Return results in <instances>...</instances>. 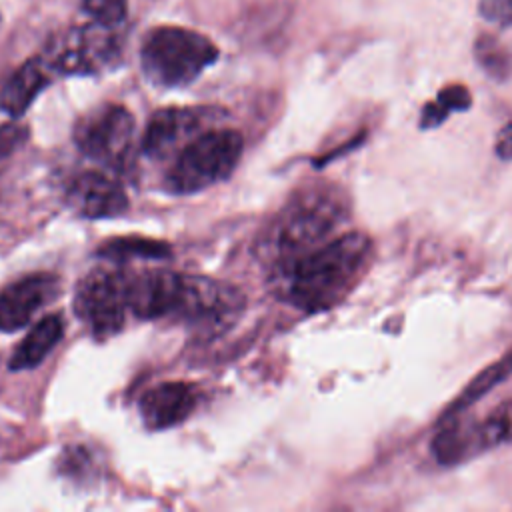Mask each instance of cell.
Listing matches in <instances>:
<instances>
[{
    "instance_id": "6da1fadb",
    "label": "cell",
    "mask_w": 512,
    "mask_h": 512,
    "mask_svg": "<svg viewBox=\"0 0 512 512\" xmlns=\"http://www.w3.org/2000/svg\"><path fill=\"white\" fill-rule=\"evenodd\" d=\"M372 256V240L366 234L344 232L282 264L286 298L306 312L328 310L362 280Z\"/></svg>"
},
{
    "instance_id": "7a4b0ae2",
    "label": "cell",
    "mask_w": 512,
    "mask_h": 512,
    "mask_svg": "<svg viewBox=\"0 0 512 512\" xmlns=\"http://www.w3.org/2000/svg\"><path fill=\"white\" fill-rule=\"evenodd\" d=\"M348 218V198L332 184L306 188L286 204L274 226V248L282 264L328 242Z\"/></svg>"
},
{
    "instance_id": "3957f363",
    "label": "cell",
    "mask_w": 512,
    "mask_h": 512,
    "mask_svg": "<svg viewBox=\"0 0 512 512\" xmlns=\"http://www.w3.org/2000/svg\"><path fill=\"white\" fill-rule=\"evenodd\" d=\"M216 60L218 46L208 36L182 26H156L140 46L142 72L160 88L188 86Z\"/></svg>"
},
{
    "instance_id": "277c9868",
    "label": "cell",
    "mask_w": 512,
    "mask_h": 512,
    "mask_svg": "<svg viewBox=\"0 0 512 512\" xmlns=\"http://www.w3.org/2000/svg\"><path fill=\"white\" fill-rule=\"evenodd\" d=\"M244 138L236 130H206L174 158L166 188L172 194H194L226 180L240 162Z\"/></svg>"
},
{
    "instance_id": "5b68a950",
    "label": "cell",
    "mask_w": 512,
    "mask_h": 512,
    "mask_svg": "<svg viewBox=\"0 0 512 512\" xmlns=\"http://www.w3.org/2000/svg\"><path fill=\"white\" fill-rule=\"evenodd\" d=\"M120 52L122 42L116 28L92 20L54 38L44 58L56 74L90 76L116 66Z\"/></svg>"
},
{
    "instance_id": "8992f818",
    "label": "cell",
    "mask_w": 512,
    "mask_h": 512,
    "mask_svg": "<svg viewBox=\"0 0 512 512\" xmlns=\"http://www.w3.org/2000/svg\"><path fill=\"white\" fill-rule=\"evenodd\" d=\"M136 122L122 104H102L90 110L74 128L78 150L94 162L120 170L134 148Z\"/></svg>"
},
{
    "instance_id": "52a82bcc",
    "label": "cell",
    "mask_w": 512,
    "mask_h": 512,
    "mask_svg": "<svg viewBox=\"0 0 512 512\" xmlns=\"http://www.w3.org/2000/svg\"><path fill=\"white\" fill-rule=\"evenodd\" d=\"M74 310L96 338H110L122 330L128 308L126 274L92 270L76 288Z\"/></svg>"
},
{
    "instance_id": "ba28073f",
    "label": "cell",
    "mask_w": 512,
    "mask_h": 512,
    "mask_svg": "<svg viewBox=\"0 0 512 512\" xmlns=\"http://www.w3.org/2000/svg\"><path fill=\"white\" fill-rule=\"evenodd\" d=\"M216 116L214 108L186 106L162 108L150 120L142 136V150L150 158L178 154L190 140L206 132L204 128Z\"/></svg>"
},
{
    "instance_id": "9c48e42d",
    "label": "cell",
    "mask_w": 512,
    "mask_h": 512,
    "mask_svg": "<svg viewBox=\"0 0 512 512\" xmlns=\"http://www.w3.org/2000/svg\"><path fill=\"white\" fill-rule=\"evenodd\" d=\"M58 294V280L50 274L24 276L0 290V332L24 328Z\"/></svg>"
},
{
    "instance_id": "30bf717a",
    "label": "cell",
    "mask_w": 512,
    "mask_h": 512,
    "mask_svg": "<svg viewBox=\"0 0 512 512\" xmlns=\"http://www.w3.org/2000/svg\"><path fill=\"white\" fill-rule=\"evenodd\" d=\"M66 196L84 218H114L128 208V196L120 182L102 172L76 174L66 188Z\"/></svg>"
},
{
    "instance_id": "8fae6325",
    "label": "cell",
    "mask_w": 512,
    "mask_h": 512,
    "mask_svg": "<svg viewBox=\"0 0 512 512\" xmlns=\"http://www.w3.org/2000/svg\"><path fill=\"white\" fill-rule=\"evenodd\" d=\"M198 404V392L186 382H162L140 396L138 410L148 430H164L184 422Z\"/></svg>"
},
{
    "instance_id": "7c38bea8",
    "label": "cell",
    "mask_w": 512,
    "mask_h": 512,
    "mask_svg": "<svg viewBox=\"0 0 512 512\" xmlns=\"http://www.w3.org/2000/svg\"><path fill=\"white\" fill-rule=\"evenodd\" d=\"M52 68L44 56H34L22 62L2 84H0V110L12 118H20L36 96L50 84Z\"/></svg>"
},
{
    "instance_id": "4fadbf2b",
    "label": "cell",
    "mask_w": 512,
    "mask_h": 512,
    "mask_svg": "<svg viewBox=\"0 0 512 512\" xmlns=\"http://www.w3.org/2000/svg\"><path fill=\"white\" fill-rule=\"evenodd\" d=\"M440 424L442 426L432 440V454L438 464L456 466L484 452L480 446L476 420L456 414L440 418Z\"/></svg>"
},
{
    "instance_id": "5bb4252c",
    "label": "cell",
    "mask_w": 512,
    "mask_h": 512,
    "mask_svg": "<svg viewBox=\"0 0 512 512\" xmlns=\"http://www.w3.org/2000/svg\"><path fill=\"white\" fill-rule=\"evenodd\" d=\"M62 336H64L62 314L44 316L32 326L26 338L16 346L8 362V368L18 372V370H30L38 366L52 352V348L62 340Z\"/></svg>"
},
{
    "instance_id": "9a60e30c",
    "label": "cell",
    "mask_w": 512,
    "mask_h": 512,
    "mask_svg": "<svg viewBox=\"0 0 512 512\" xmlns=\"http://www.w3.org/2000/svg\"><path fill=\"white\" fill-rule=\"evenodd\" d=\"M510 376H512V348H510L506 354H502L498 360H494L492 364H488L482 372H478V374L466 384V388L454 398V402L444 410L442 418L462 414V412L468 410L474 402H478L482 396H486L490 390H494L498 384H502V382L508 380Z\"/></svg>"
},
{
    "instance_id": "2e32d148",
    "label": "cell",
    "mask_w": 512,
    "mask_h": 512,
    "mask_svg": "<svg viewBox=\"0 0 512 512\" xmlns=\"http://www.w3.org/2000/svg\"><path fill=\"white\" fill-rule=\"evenodd\" d=\"M472 106V94L464 84H448L438 94L436 100H430L422 106L420 128L430 130L438 128L452 112H464Z\"/></svg>"
},
{
    "instance_id": "e0dca14e",
    "label": "cell",
    "mask_w": 512,
    "mask_h": 512,
    "mask_svg": "<svg viewBox=\"0 0 512 512\" xmlns=\"http://www.w3.org/2000/svg\"><path fill=\"white\" fill-rule=\"evenodd\" d=\"M474 60L476 64L498 82H504L512 74V54L510 50L492 34H480L474 40Z\"/></svg>"
},
{
    "instance_id": "ac0fdd59",
    "label": "cell",
    "mask_w": 512,
    "mask_h": 512,
    "mask_svg": "<svg viewBox=\"0 0 512 512\" xmlns=\"http://www.w3.org/2000/svg\"><path fill=\"white\" fill-rule=\"evenodd\" d=\"M482 450L498 448L512 442V398L500 402L482 420L476 422Z\"/></svg>"
},
{
    "instance_id": "d6986e66",
    "label": "cell",
    "mask_w": 512,
    "mask_h": 512,
    "mask_svg": "<svg viewBox=\"0 0 512 512\" xmlns=\"http://www.w3.org/2000/svg\"><path fill=\"white\" fill-rule=\"evenodd\" d=\"M100 252L108 258H166L170 248L164 242L150 238H114Z\"/></svg>"
},
{
    "instance_id": "ffe728a7",
    "label": "cell",
    "mask_w": 512,
    "mask_h": 512,
    "mask_svg": "<svg viewBox=\"0 0 512 512\" xmlns=\"http://www.w3.org/2000/svg\"><path fill=\"white\" fill-rule=\"evenodd\" d=\"M84 10L94 22L118 28L128 14V0H82Z\"/></svg>"
},
{
    "instance_id": "44dd1931",
    "label": "cell",
    "mask_w": 512,
    "mask_h": 512,
    "mask_svg": "<svg viewBox=\"0 0 512 512\" xmlns=\"http://www.w3.org/2000/svg\"><path fill=\"white\" fill-rule=\"evenodd\" d=\"M478 14L500 28H508L512 26V0H480Z\"/></svg>"
},
{
    "instance_id": "7402d4cb",
    "label": "cell",
    "mask_w": 512,
    "mask_h": 512,
    "mask_svg": "<svg viewBox=\"0 0 512 512\" xmlns=\"http://www.w3.org/2000/svg\"><path fill=\"white\" fill-rule=\"evenodd\" d=\"M28 136V128L16 122H8L0 126V160L8 158L14 150H18Z\"/></svg>"
},
{
    "instance_id": "603a6c76",
    "label": "cell",
    "mask_w": 512,
    "mask_h": 512,
    "mask_svg": "<svg viewBox=\"0 0 512 512\" xmlns=\"http://www.w3.org/2000/svg\"><path fill=\"white\" fill-rule=\"evenodd\" d=\"M494 152L500 160H512V122L500 128L494 142Z\"/></svg>"
}]
</instances>
